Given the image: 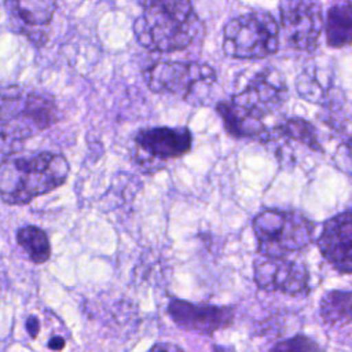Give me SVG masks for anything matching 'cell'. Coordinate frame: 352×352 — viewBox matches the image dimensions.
I'll return each instance as SVG.
<instances>
[{"instance_id": "6da1fadb", "label": "cell", "mask_w": 352, "mask_h": 352, "mask_svg": "<svg viewBox=\"0 0 352 352\" xmlns=\"http://www.w3.org/2000/svg\"><path fill=\"white\" fill-rule=\"evenodd\" d=\"M62 154L43 151L34 155H7L0 162V198L10 205H25L60 187L69 176Z\"/></svg>"}, {"instance_id": "7a4b0ae2", "label": "cell", "mask_w": 352, "mask_h": 352, "mask_svg": "<svg viewBox=\"0 0 352 352\" xmlns=\"http://www.w3.org/2000/svg\"><path fill=\"white\" fill-rule=\"evenodd\" d=\"M199 19L191 1H157L143 7L133 23L138 43L148 51L173 52L191 44Z\"/></svg>"}, {"instance_id": "3957f363", "label": "cell", "mask_w": 352, "mask_h": 352, "mask_svg": "<svg viewBox=\"0 0 352 352\" xmlns=\"http://www.w3.org/2000/svg\"><path fill=\"white\" fill-rule=\"evenodd\" d=\"M58 121V107L44 92L23 91L19 87L0 88V136L26 139Z\"/></svg>"}, {"instance_id": "277c9868", "label": "cell", "mask_w": 352, "mask_h": 352, "mask_svg": "<svg viewBox=\"0 0 352 352\" xmlns=\"http://www.w3.org/2000/svg\"><path fill=\"white\" fill-rule=\"evenodd\" d=\"M314 224L296 210L265 209L253 219L258 253L283 258L308 248L314 236Z\"/></svg>"}, {"instance_id": "5b68a950", "label": "cell", "mask_w": 352, "mask_h": 352, "mask_svg": "<svg viewBox=\"0 0 352 352\" xmlns=\"http://www.w3.org/2000/svg\"><path fill=\"white\" fill-rule=\"evenodd\" d=\"M279 25L271 14L253 11L231 19L224 28V52L238 59H263L276 52Z\"/></svg>"}, {"instance_id": "8992f818", "label": "cell", "mask_w": 352, "mask_h": 352, "mask_svg": "<svg viewBox=\"0 0 352 352\" xmlns=\"http://www.w3.org/2000/svg\"><path fill=\"white\" fill-rule=\"evenodd\" d=\"M143 76L151 91L172 94L195 103H199L209 94L216 81L213 67L198 62L162 60L148 66Z\"/></svg>"}, {"instance_id": "52a82bcc", "label": "cell", "mask_w": 352, "mask_h": 352, "mask_svg": "<svg viewBox=\"0 0 352 352\" xmlns=\"http://www.w3.org/2000/svg\"><path fill=\"white\" fill-rule=\"evenodd\" d=\"M280 23L287 43L305 52H312L323 29V11L319 0H282Z\"/></svg>"}, {"instance_id": "ba28073f", "label": "cell", "mask_w": 352, "mask_h": 352, "mask_svg": "<svg viewBox=\"0 0 352 352\" xmlns=\"http://www.w3.org/2000/svg\"><path fill=\"white\" fill-rule=\"evenodd\" d=\"M256 285L265 292H280L289 296H305L309 292V272L307 267L287 257L261 256L253 263Z\"/></svg>"}, {"instance_id": "9c48e42d", "label": "cell", "mask_w": 352, "mask_h": 352, "mask_svg": "<svg viewBox=\"0 0 352 352\" xmlns=\"http://www.w3.org/2000/svg\"><path fill=\"white\" fill-rule=\"evenodd\" d=\"M286 94L287 87L282 74L275 69L267 67L256 73L231 100L252 116L263 120L283 103Z\"/></svg>"}, {"instance_id": "30bf717a", "label": "cell", "mask_w": 352, "mask_h": 352, "mask_svg": "<svg viewBox=\"0 0 352 352\" xmlns=\"http://www.w3.org/2000/svg\"><path fill=\"white\" fill-rule=\"evenodd\" d=\"M168 315L177 326L204 336H212L219 330L230 327L235 318L231 307L194 304L180 298L169 300Z\"/></svg>"}, {"instance_id": "8fae6325", "label": "cell", "mask_w": 352, "mask_h": 352, "mask_svg": "<svg viewBox=\"0 0 352 352\" xmlns=\"http://www.w3.org/2000/svg\"><path fill=\"white\" fill-rule=\"evenodd\" d=\"M4 6L19 34L37 45L47 41V28L54 18L56 0H6Z\"/></svg>"}, {"instance_id": "7c38bea8", "label": "cell", "mask_w": 352, "mask_h": 352, "mask_svg": "<svg viewBox=\"0 0 352 352\" xmlns=\"http://www.w3.org/2000/svg\"><path fill=\"white\" fill-rule=\"evenodd\" d=\"M322 256L340 272L351 274L352 248V216L346 209L342 213L326 220L318 239Z\"/></svg>"}, {"instance_id": "4fadbf2b", "label": "cell", "mask_w": 352, "mask_h": 352, "mask_svg": "<svg viewBox=\"0 0 352 352\" xmlns=\"http://www.w3.org/2000/svg\"><path fill=\"white\" fill-rule=\"evenodd\" d=\"M136 146L158 160H172L187 154L192 136L187 128L154 126L140 129L135 135Z\"/></svg>"}, {"instance_id": "5bb4252c", "label": "cell", "mask_w": 352, "mask_h": 352, "mask_svg": "<svg viewBox=\"0 0 352 352\" xmlns=\"http://www.w3.org/2000/svg\"><path fill=\"white\" fill-rule=\"evenodd\" d=\"M217 113L223 118L227 132L235 138H249L265 140L268 132L263 120L252 116L231 99L217 103Z\"/></svg>"}, {"instance_id": "9a60e30c", "label": "cell", "mask_w": 352, "mask_h": 352, "mask_svg": "<svg viewBox=\"0 0 352 352\" xmlns=\"http://www.w3.org/2000/svg\"><path fill=\"white\" fill-rule=\"evenodd\" d=\"M298 94L309 102L323 103L329 100L331 91L330 67L320 65L307 66L296 80Z\"/></svg>"}, {"instance_id": "2e32d148", "label": "cell", "mask_w": 352, "mask_h": 352, "mask_svg": "<svg viewBox=\"0 0 352 352\" xmlns=\"http://www.w3.org/2000/svg\"><path fill=\"white\" fill-rule=\"evenodd\" d=\"M326 38L330 47H345L352 40V7L345 0L329 10L326 21Z\"/></svg>"}, {"instance_id": "e0dca14e", "label": "cell", "mask_w": 352, "mask_h": 352, "mask_svg": "<svg viewBox=\"0 0 352 352\" xmlns=\"http://www.w3.org/2000/svg\"><path fill=\"white\" fill-rule=\"evenodd\" d=\"M351 292L331 290L320 301V316L329 326H348L351 323Z\"/></svg>"}, {"instance_id": "ac0fdd59", "label": "cell", "mask_w": 352, "mask_h": 352, "mask_svg": "<svg viewBox=\"0 0 352 352\" xmlns=\"http://www.w3.org/2000/svg\"><path fill=\"white\" fill-rule=\"evenodd\" d=\"M16 242L26 252L30 261L43 264L51 256V245L47 234L36 226H25L16 231Z\"/></svg>"}, {"instance_id": "d6986e66", "label": "cell", "mask_w": 352, "mask_h": 352, "mask_svg": "<svg viewBox=\"0 0 352 352\" xmlns=\"http://www.w3.org/2000/svg\"><path fill=\"white\" fill-rule=\"evenodd\" d=\"M274 133L282 138H289L293 140H297L305 146H308L311 150L319 151L322 150L320 143L316 136V131L308 121L302 118H289L279 125L275 126Z\"/></svg>"}, {"instance_id": "ffe728a7", "label": "cell", "mask_w": 352, "mask_h": 352, "mask_svg": "<svg viewBox=\"0 0 352 352\" xmlns=\"http://www.w3.org/2000/svg\"><path fill=\"white\" fill-rule=\"evenodd\" d=\"M270 352H323L316 341L304 334H297L275 344Z\"/></svg>"}, {"instance_id": "44dd1931", "label": "cell", "mask_w": 352, "mask_h": 352, "mask_svg": "<svg viewBox=\"0 0 352 352\" xmlns=\"http://www.w3.org/2000/svg\"><path fill=\"white\" fill-rule=\"evenodd\" d=\"M147 352H184L180 346L170 342H157Z\"/></svg>"}, {"instance_id": "7402d4cb", "label": "cell", "mask_w": 352, "mask_h": 352, "mask_svg": "<svg viewBox=\"0 0 352 352\" xmlns=\"http://www.w3.org/2000/svg\"><path fill=\"white\" fill-rule=\"evenodd\" d=\"M26 330H28V333L30 334L32 338H34L37 336V333L40 330V324H38V320L34 316L28 318V320H26Z\"/></svg>"}, {"instance_id": "603a6c76", "label": "cell", "mask_w": 352, "mask_h": 352, "mask_svg": "<svg viewBox=\"0 0 352 352\" xmlns=\"http://www.w3.org/2000/svg\"><path fill=\"white\" fill-rule=\"evenodd\" d=\"M65 346V340L62 337H52L50 341H48V348L50 349H54V351H60L62 348Z\"/></svg>"}, {"instance_id": "cb8c5ba5", "label": "cell", "mask_w": 352, "mask_h": 352, "mask_svg": "<svg viewBox=\"0 0 352 352\" xmlns=\"http://www.w3.org/2000/svg\"><path fill=\"white\" fill-rule=\"evenodd\" d=\"M213 352H235L232 346H223V345H214Z\"/></svg>"}, {"instance_id": "d4e9b609", "label": "cell", "mask_w": 352, "mask_h": 352, "mask_svg": "<svg viewBox=\"0 0 352 352\" xmlns=\"http://www.w3.org/2000/svg\"><path fill=\"white\" fill-rule=\"evenodd\" d=\"M153 1H157V0H139V4H140L142 7H144L146 4H148V3H153ZM188 1H192V0H188Z\"/></svg>"}]
</instances>
